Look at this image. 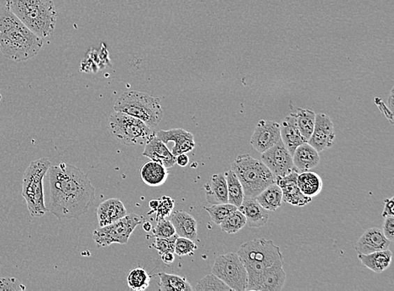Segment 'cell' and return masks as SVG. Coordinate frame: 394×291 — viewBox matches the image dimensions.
<instances>
[{"label":"cell","instance_id":"12","mask_svg":"<svg viewBox=\"0 0 394 291\" xmlns=\"http://www.w3.org/2000/svg\"><path fill=\"white\" fill-rule=\"evenodd\" d=\"M280 125L272 120H260L250 138V145L259 153H264L280 141Z\"/></svg>","mask_w":394,"mask_h":291},{"label":"cell","instance_id":"8","mask_svg":"<svg viewBox=\"0 0 394 291\" xmlns=\"http://www.w3.org/2000/svg\"><path fill=\"white\" fill-rule=\"evenodd\" d=\"M109 133L123 145H144L155 134L144 122L124 113L114 111L108 122Z\"/></svg>","mask_w":394,"mask_h":291},{"label":"cell","instance_id":"31","mask_svg":"<svg viewBox=\"0 0 394 291\" xmlns=\"http://www.w3.org/2000/svg\"><path fill=\"white\" fill-rule=\"evenodd\" d=\"M228 188V203L239 207L245 198L243 187L232 170L225 173Z\"/></svg>","mask_w":394,"mask_h":291},{"label":"cell","instance_id":"26","mask_svg":"<svg viewBox=\"0 0 394 291\" xmlns=\"http://www.w3.org/2000/svg\"><path fill=\"white\" fill-rule=\"evenodd\" d=\"M143 182L149 187H159L165 183L167 176V168L156 162H146L141 170Z\"/></svg>","mask_w":394,"mask_h":291},{"label":"cell","instance_id":"5","mask_svg":"<svg viewBox=\"0 0 394 291\" xmlns=\"http://www.w3.org/2000/svg\"><path fill=\"white\" fill-rule=\"evenodd\" d=\"M243 187L245 198H256L276 182V178L265 164L249 154L241 155L232 163V169Z\"/></svg>","mask_w":394,"mask_h":291},{"label":"cell","instance_id":"43","mask_svg":"<svg viewBox=\"0 0 394 291\" xmlns=\"http://www.w3.org/2000/svg\"><path fill=\"white\" fill-rule=\"evenodd\" d=\"M190 163V158H188L187 154H181L176 155V164L181 167H185Z\"/></svg>","mask_w":394,"mask_h":291},{"label":"cell","instance_id":"20","mask_svg":"<svg viewBox=\"0 0 394 291\" xmlns=\"http://www.w3.org/2000/svg\"><path fill=\"white\" fill-rule=\"evenodd\" d=\"M127 215L125 205L118 198H109L98 205L97 217L98 226L105 227L116 221L123 219Z\"/></svg>","mask_w":394,"mask_h":291},{"label":"cell","instance_id":"1","mask_svg":"<svg viewBox=\"0 0 394 291\" xmlns=\"http://www.w3.org/2000/svg\"><path fill=\"white\" fill-rule=\"evenodd\" d=\"M50 184L48 212L59 219H77L96 202V188L87 174L73 165L61 162L48 170Z\"/></svg>","mask_w":394,"mask_h":291},{"label":"cell","instance_id":"47","mask_svg":"<svg viewBox=\"0 0 394 291\" xmlns=\"http://www.w3.org/2000/svg\"><path fill=\"white\" fill-rule=\"evenodd\" d=\"M389 107H390V112L393 113V89H392L391 93H390V97H389Z\"/></svg>","mask_w":394,"mask_h":291},{"label":"cell","instance_id":"11","mask_svg":"<svg viewBox=\"0 0 394 291\" xmlns=\"http://www.w3.org/2000/svg\"><path fill=\"white\" fill-rule=\"evenodd\" d=\"M262 162L276 178H283L294 169L293 155L283 145L282 139L262 153Z\"/></svg>","mask_w":394,"mask_h":291},{"label":"cell","instance_id":"32","mask_svg":"<svg viewBox=\"0 0 394 291\" xmlns=\"http://www.w3.org/2000/svg\"><path fill=\"white\" fill-rule=\"evenodd\" d=\"M127 283L131 290L143 291L149 288L151 276L144 269L137 268L131 270L127 276Z\"/></svg>","mask_w":394,"mask_h":291},{"label":"cell","instance_id":"2","mask_svg":"<svg viewBox=\"0 0 394 291\" xmlns=\"http://www.w3.org/2000/svg\"><path fill=\"white\" fill-rule=\"evenodd\" d=\"M43 39L27 28L6 5L0 7V52L6 58L26 61L38 54Z\"/></svg>","mask_w":394,"mask_h":291},{"label":"cell","instance_id":"36","mask_svg":"<svg viewBox=\"0 0 394 291\" xmlns=\"http://www.w3.org/2000/svg\"><path fill=\"white\" fill-rule=\"evenodd\" d=\"M198 249L192 241L187 237H178L175 242L174 253L179 256H186L194 254L195 250Z\"/></svg>","mask_w":394,"mask_h":291},{"label":"cell","instance_id":"13","mask_svg":"<svg viewBox=\"0 0 394 291\" xmlns=\"http://www.w3.org/2000/svg\"><path fill=\"white\" fill-rule=\"evenodd\" d=\"M335 139L333 122L325 113L316 114L313 133L308 141L311 146L321 152L331 148Z\"/></svg>","mask_w":394,"mask_h":291},{"label":"cell","instance_id":"37","mask_svg":"<svg viewBox=\"0 0 394 291\" xmlns=\"http://www.w3.org/2000/svg\"><path fill=\"white\" fill-rule=\"evenodd\" d=\"M157 222V225L151 229L154 237H170L176 235L175 228L170 220L163 219Z\"/></svg>","mask_w":394,"mask_h":291},{"label":"cell","instance_id":"21","mask_svg":"<svg viewBox=\"0 0 394 291\" xmlns=\"http://www.w3.org/2000/svg\"><path fill=\"white\" fill-rule=\"evenodd\" d=\"M204 188L208 203H228V188L225 174L213 175L204 184Z\"/></svg>","mask_w":394,"mask_h":291},{"label":"cell","instance_id":"39","mask_svg":"<svg viewBox=\"0 0 394 291\" xmlns=\"http://www.w3.org/2000/svg\"><path fill=\"white\" fill-rule=\"evenodd\" d=\"M178 235H174L170 237H156V240L151 247L157 249L160 254L171 252L174 253L175 242Z\"/></svg>","mask_w":394,"mask_h":291},{"label":"cell","instance_id":"30","mask_svg":"<svg viewBox=\"0 0 394 291\" xmlns=\"http://www.w3.org/2000/svg\"><path fill=\"white\" fill-rule=\"evenodd\" d=\"M160 290L162 291H192L194 290L185 278L176 274H159Z\"/></svg>","mask_w":394,"mask_h":291},{"label":"cell","instance_id":"29","mask_svg":"<svg viewBox=\"0 0 394 291\" xmlns=\"http://www.w3.org/2000/svg\"><path fill=\"white\" fill-rule=\"evenodd\" d=\"M295 122L303 137L309 141L315 128L316 114L310 109H298L293 113Z\"/></svg>","mask_w":394,"mask_h":291},{"label":"cell","instance_id":"7","mask_svg":"<svg viewBox=\"0 0 394 291\" xmlns=\"http://www.w3.org/2000/svg\"><path fill=\"white\" fill-rule=\"evenodd\" d=\"M51 166L47 158H40L32 162L24 171L22 196L31 217H42L48 212L45 203L43 180Z\"/></svg>","mask_w":394,"mask_h":291},{"label":"cell","instance_id":"23","mask_svg":"<svg viewBox=\"0 0 394 291\" xmlns=\"http://www.w3.org/2000/svg\"><path fill=\"white\" fill-rule=\"evenodd\" d=\"M281 139L283 145L293 155L295 150L302 143L308 142L303 135L299 132L296 122L293 113L286 117L280 125Z\"/></svg>","mask_w":394,"mask_h":291},{"label":"cell","instance_id":"6","mask_svg":"<svg viewBox=\"0 0 394 291\" xmlns=\"http://www.w3.org/2000/svg\"><path fill=\"white\" fill-rule=\"evenodd\" d=\"M114 109L138 118L151 129L159 125L163 116L159 98L137 91L122 93L114 104Z\"/></svg>","mask_w":394,"mask_h":291},{"label":"cell","instance_id":"15","mask_svg":"<svg viewBox=\"0 0 394 291\" xmlns=\"http://www.w3.org/2000/svg\"><path fill=\"white\" fill-rule=\"evenodd\" d=\"M156 134L165 145L170 142L174 143L171 150L174 157L181 154L190 153L195 148L196 143L194 135L183 129L160 130Z\"/></svg>","mask_w":394,"mask_h":291},{"label":"cell","instance_id":"33","mask_svg":"<svg viewBox=\"0 0 394 291\" xmlns=\"http://www.w3.org/2000/svg\"><path fill=\"white\" fill-rule=\"evenodd\" d=\"M246 225V219L240 210L233 212L220 224L221 230L234 235L241 230Z\"/></svg>","mask_w":394,"mask_h":291},{"label":"cell","instance_id":"24","mask_svg":"<svg viewBox=\"0 0 394 291\" xmlns=\"http://www.w3.org/2000/svg\"><path fill=\"white\" fill-rule=\"evenodd\" d=\"M319 161L318 151L308 142L299 146L293 154L294 166L298 171L302 172L313 169L318 166Z\"/></svg>","mask_w":394,"mask_h":291},{"label":"cell","instance_id":"48","mask_svg":"<svg viewBox=\"0 0 394 291\" xmlns=\"http://www.w3.org/2000/svg\"><path fill=\"white\" fill-rule=\"evenodd\" d=\"M1 100H2V95L1 93H0V102H1Z\"/></svg>","mask_w":394,"mask_h":291},{"label":"cell","instance_id":"25","mask_svg":"<svg viewBox=\"0 0 394 291\" xmlns=\"http://www.w3.org/2000/svg\"><path fill=\"white\" fill-rule=\"evenodd\" d=\"M392 258L393 253L388 249L368 254H358V260L365 267L377 274L383 273L389 267Z\"/></svg>","mask_w":394,"mask_h":291},{"label":"cell","instance_id":"3","mask_svg":"<svg viewBox=\"0 0 394 291\" xmlns=\"http://www.w3.org/2000/svg\"><path fill=\"white\" fill-rule=\"evenodd\" d=\"M6 6L39 38H47L54 31L57 13L52 0H6Z\"/></svg>","mask_w":394,"mask_h":291},{"label":"cell","instance_id":"4","mask_svg":"<svg viewBox=\"0 0 394 291\" xmlns=\"http://www.w3.org/2000/svg\"><path fill=\"white\" fill-rule=\"evenodd\" d=\"M248 274L245 290H252L257 278L266 268L285 261L280 248L272 240L256 239L242 244L237 252Z\"/></svg>","mask_w":394,"mask_h":291},{"label":"cell","instance_id":"40","mask_svg":"<svg viewBox=\"0 0 394 291\" xmlns=\"http://www.w3.org/2000/svg\"><path fill=\"white\" fill-rule=\"evenodd\" d=\"M26 289V286H24L22 283L18 280V278L13 277L0 278V291H22Z\"/></svg>","mask_w":394,"mask_h":291},{"label":"cell","instance_id":"9","mask_svg":"<svg viewBox=\"0 0 394 291\" xmlns=\"http://www.w3.org/2000/svg\"><path fill=\"white\" fill-rule=\"evenodd\" d=\"M143 221L142 217L135 213L127 214L116 222L97 228L93 233V239L100 248L113 244H126L135 228Z\"/></svg>","mask_w":394,"mask_h":291},{"label":"cell","instance_id":"42","mask_svg":"<svg viewBox=\"0 0 394 291\" xmlns=\"http://www.w3.org/2000/svg\"><path fill=\"white\" fill-rule=\"evenodd\" d=\"M394 198L392 196L391 198H388L384 200V212L381 213L383 217L394 216Z\"/></svg>","mask_w":394,"mask_h":291},{"label":"cell","instance_id":"17","mask_svg":"<svg viewBox=\"0 0 394 291\" xmlns=\"http://www.w3.org/2000/svg\"><path fill=\"white\" fill-rule=\"evenodd\" d=\"M392 242L384 235L383 230L379 228L368 229L356 244V251L358 254H368L388 249Z\"/></svg>","mask_w":394,"mask_h":291},{"label":"cell","instance_id":"44","mask_svg":"<svg viewBox=\"0 0 394 291\" xmlns=\"http://www.w3.org/2000/svg\"><path fill=\"white\" fill-rule=\"evenodd\" d=\"M174 253L167 252L161 254L162 260L164 264L171 265L174 263L175 260Z\"/></svg>","mask_w":394,"mask_h":291},{"label":"cell","instance_id":"10","mask_svg":"<svg viewBox=\"0 0 394 291\" xmlns=\"http://www.w3.org/2000/svg\"><path fill=\"white\" fill-rule=\"evenodd\" d=\"M212 274L224 281L232 290L245 291L248 274L237 253H229L216 258Z\"/></svg>","mask_w":394,"mask_h":291},{"label":"cell","instance_id":"16","mask_svg":"<svg viewBox=\"0 0 394 291\" xmlns=\"http://www.w3.org/2000/svg\"><path fill=\"white\" fill-rule=\"evenodd\" d=\"M285 261L278 262L266 268L257 278L252 290L280 291L286 281V273L283 269Z\"/></svg>","mask_w":394,"mask_h":291},{"label":"cell","instance_id":"19","mask_svg":"<svg viewBox=\"0 0 394 291\" xmlns=\"http://www.w3.org/2000/svg\"><path fill=\"white\" fill-rule=\"evenodd\" d=\"M246 219V224L250 228H258L268 223L269 213L257 202L255 198H245L238 207Z\"/></svg>","mask_w":394,"mask_h":291},{"label":"cell","instance_id":"41","mask_svg":"<svg viewBox=\"0 0 394 291\" xmlns=\"http://www.w3.org/2000/svg\"><path fill=\"white\" fill-rule=\"evenodd\" d=\"M383 225L384 235L390 242L394 241V216L384 217Z\"/></svg>","mask_w":394,"mask_h":291},{"label":"cell","instance_id":"45","mask_svg":"<svg viewBox=\"0 0 394 291\" xmlns=\"http://www.w3.org/2000/svg\"><path fill=\"white\" fill-rule=\"evenodd\" d=\"M158 204H159V200H151L149 202V207L151 210V214L153 212H155L156 211H157V208L158 207Z\"/></svg>","mask_w":394,"mask_h":291},{"label":"cell","instance_id":"28","mask_svg":"<svg viewBox=\"0 0 394 291\" xmlns=\"http://www.w3.org/2000/svg\"><path fill=\"white\" fill-rule=\"evenodd\" d=\"M256 200L261 206L268 211H276L282 203V192L276 182L268 186L256 196Z\"/></svg>","mask_w":394,"mask_h":291},{"label":"cell","instance_id":"34","mask_svg":"<svg viewBox=\"0 0 394 291\" xmlns=\"http://www.w3.org/2000/svg\"><path fill=\"white\" fill-rule=\"evenodd\" d=\"M211 217V220L216 225H220L231 215L233 212L237 210L238 207L231 203L213 204L211 207H204Z\"/></svg>","mask_w":394,"mask_h":291},{"label":"cell","instance_id":"38","mask_svg":"<svg viewBox=\"0 0 394 291\" xmlns=\"http://www.w3.org/2000/svg\"><path fill=\"white\" fill-rule=\"evenodd\" d=\"M175 206L174 200L170 196H163L159 199V204L157 208V215H156V221L166 219L169 217L172 212L174 211Z\"/></svg>","mask_w":394,"mask_h":291},{"label":"cell","instance_id":"46","mask_svg":"<svg viewBox=\"0 0 394 291\" xmlns=\"http://www.w3.org/2000/svg\"><path fill=\"white\" fill-rule=\"evenodd\" d=\"M142 228L146 233L151 232V229H153V226H151V223L150 222H144L142 223Z\"/></svg>","mask_w":394,"mask_h":291},{"label":"cell","instance_id":"27","mask_svg":"<svg viewBox=\"0 0 394 291\" xmlns=\"http://www.w3.org/2000/svg\"><path fill=\"white\" fill-rule=\"evenodd\" d=\"M297 183L302 194L312 199L318 196L323 188L321 178L313 171H305L298 173Z\"/></svg>","mask_w":394,"mask_h":291},{"label":"cell","instance_id":"35","mask_svg":"<svg viewBox=\"0 0 394 291\" xmlns=\"http://www.w3.org/2000/svg\"><path fill=\"white\" fill-rule=\"evenodd\" d=\"M196 290H216V291H229L232 290L225 283L217 277L215 274H211L204 277L200 280L196 285Z\"/></svg>","mask_w":394,"mask_h":291},{"label":"cell","instance_id":"22","mask_svg":"<svg viewBox=\"0 0 394 291\" xmlns=\"http://www.w3.org/2000/svg\"><path fill=\"white\" fill-rule=\"evenodd\" d=\"M170 221L175 228L176 235L179 237H187L192 241L196 240L198 224L194 216L182 210L172 211Z\"/></svg>","mask_w":394,"mask_h":291},{"label":"cell","instance_id":"18","mask_svg":"<svg viewBox=\"0 0 394 291\" xmlns=\"http://www.w3.org/2000/svg\"><path fill=\"white\" fill-rule=\"evenodd\" d=\"M145 145L142 154L144 157L149 158L151 161L162 164L167 169L175 165L176 157L167 148V145L158 138L157 134H154Z\"/></svg>","mask_w":394,"mask_h":291},{"label":"cell","instance_id":"14","mask_svg":"<svg viewBox=\"0 0 394 291\" xmlns=\"http://www.w3.org/2000/svg\"><path fill=\"white\" fill-rule=\"evenodd\" d=\"M298 171L295 169L283 178H276V183L282 192L283 202L292 206L303 207L312 202V198L303 195L298 187Z\"/></svg>","mask_w":394,"mask_h":291}]
</instances>
